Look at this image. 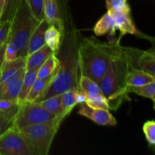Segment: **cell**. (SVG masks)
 Returning a JSON list of instances; mask_svg holds the SVG:
<instances>
[{
    "label": "cell",
    "instance_id": "obj_1",
    "mask_svg": "<svg viewBox=\"0 0 155 155\" xmlns=\"http://www.w3.org/2000/svg\"><path fill=\"white\" fill-rule=\"evenodd\" d=\"M120 45L104 43L94 37L85 38L78 48V68L81 75L86 76L98 83L107 72L112 58Z\"/></svg>",
    "mask_w": 155,
    "mask_h": 155
},
{
    "label": "cell",
    "instance_id": "obj_2",
    "mask_svg": "<svg viewBox=\"0 0 155 155\" xmlns=\"http://www.w3.org/2000/svg\"><path fill=\"white\" fill-rule=\"evenodd\" d=\"M130 70L129 64L120 46L114 55L107 72L98 82L101 92L107 99L110 109L117 110L126 95V76Z\"/></svg>",
    "mask_w": 155,
    "mask_h": 155
},
{
    "label": "cell",
    "instance_id": "obj_3",
    "mask_svg": "<svg viewBox=\"0 0 155 155\" xmlns=\"http://www.w3.org/2000/svg\"><path fill=\"white\" fill-rule=\"evenodd\" d=\"M39 23L32 15L27 1L16 0L6 42L15 45L19 57H27L30 38Z\"/></svg>",
    "mask_w": 155,
    "mask_h": 155
},
{
    "label": "cell",
    "instance_id": "obj_4",
    "mask_svg": "<svg viewBox=\"0 0 155 155\" xmlns=\"http://www.w3.org/2000/svg\"><path fill=\"white\" fill-rule=\"evenodd\" d=\"M62 120L57 117L53 121L27 126L18 129L32 155H47Z\"/></svg>",
    "mask_w": 155,
    "mask_h": 155
},
{
    "label": "cell",
    "instance_id": "obj_5",
    "mask_svg": "<svg viewBox=\"0 0 155 155\" xmlns=\"http://www.w3.org/2000/svg\"><path fill=\"white\" fill-rule=\"evenodd\" d=\"M78 64H62L54 73L50 83L34 102H39L54 95H60L71 89L78 87Z\"/></svg>",
    "mask_w": 155,
    "mask_h": 155
},
{
    "label": "cell",
    "instance_id": "obj_6",
    "mask_svg": "<svg viewBox=\"0 0 155 155\" xmlns=\"http://www.w3.org/2000/svg\"><path fill=\"white\" fill-rule=\"evenodd\" d=\"M57 117L44 109L39 103L24 101L20 104V108L13 121V126L20 129L35 124L53 121Z\"/></svg>",
    "mask_w": 155,
    "mask_h": 155
},
{
    "label": "cell",
    "instance_id": "obj_7",
    "mask_svg": "<svg viewBox=\"0 0 155 155\" xmlns=\"http://www.w3.org/2000/svg\"><path fill=\"white\" fill-rule=\"evenodd\" d=\"M0 155H32L18 129L14 126L0 136Z\"/></svg>",
    "mask_w": 155,
    "mask_h": 155
},
{
    "label": "cell",
    "instance_id": "obj_8",
    "mask_svg": "<svg viewBox=\"0 0 155 155\" xmlns=\"http://www.w3.org/2000/svg\"><path fill=\"white\" fill-rule=\"evenodd\" d=\"M130 69H139L155 77L154 53L131 48H123Z\"/></svg>",
    "mask_w": 155,
    "mask_h": 155
},
{
    "label": "cell",
    "instance_id": "obj_9",
    "mask_svg": "<svg viewBox=\"0 0 155 155\" xmlns=\"http://www.w3.org/2000/svg\"><path fill=\"white\" fill-rule=\"evenodd\" d=\"M25 71V68H21L10 77L0 83V99L18 101Z\"/></svg>",
    "mask_w": 155,
    "mask_h": 155
},
{
    "label": "cell",
    "instance_id": "obj_10",
    "mask_svg": "<svg viewBox=\"0 0 155 155\" xmlns=\"http://www.w3.org/2000/svg\"><path fill=\"white\" fill-rule=\"evenodd\" d=\"M78 114L81 116L89 118L98 125L115 126L117 124L115 117L109 110L92 108L89 107L85 102L80 104Z\"/></svg>",
    "mask_w": 155,
    "mask_h": 155
},
{
    "label": "cell",
    "instance_id": "obj_11",
    "mask_svg": "<svg viewBox=\"0 0 155 155\" xmlns=\"http://www.w3.org/2000/svg\"><path fill=\"white\" fill-rule=\"evenodd\" d=\"M107 12L113 17L115 22L116 30L120 31L121 36L130 33V34H138V30L130 18V8L122 11L107 10Z\"/></svg>",
    "mask_w": 155,
    "mask_h": 155
},
{
    "label": "cell",
    "instance_id": "obj_12",
    "mask_svg": "<svg viewBox=\"0 0 155 155\" xmlns=\"http://www.w3.org/2000/svg\"><path fill=\"white\" fill-rule=\"evenodd\" d=\"M49 25L50 24L44 18L36 26L30 38L28 47H27V55L34 52L35 51L45 45V33Z\"/></svg>",
    "mask_w": 155,
    "mask_h": 155
},
{
    "label": "cell",
    "instance_id": "obj_13",
    "mask_svg": "<svg viewBox=\"0 0 155 155\" xmlns=\"http://www.w3.org/2000/svg\"><path fill=\"white\" fill-rule=\"evenodd\" d=\"M53 53L54 52L52 50L45 44L42 48L27 55L25 69L30 70L33 68H39V67L44 63V61Z\"/></svg>",
    "mask_w": 155,
    "mask_h": 155
},
{
    "label": "cell",
    "instance_id": "obj_14",
    "mask_svg": "<svg viewBox=\"0 0 155 155\" xmlns=\"http://www.w3.org/2000/svg\"><path fill=\"white\" fill-rule=\"evenodd\" d=\"M44 18L49 24H54L59 30L62 29L58 0H43Z\"/></svg>",
    "mask_w": 155,
    "mask_h": 155
},
{
    "label": "cell",
    "instance_id": "obj_15",
    "mask_svg": "<svg viewBox=\"0 0 155 155\" xmlns=\"http://www.w3.org/2000/svg\"><path fill=\"white\" fill-rule=\"evenodd\" d=\"M155 82L154 77L139 69H130L126 76L127 86H143Z\"/></svg>",
    "mask_w": 155,
    "mask_h": 155
},
{
    "label": "cell",
    "instance_id": "obj_16",
    "mask_svg": "<svg viewBox=\"0 0 155 155\" xmlns=\"http://www.w3.org/2000/svg\"><path fill=\"white\" fill-rule=\"evenodd\" d=\"M38 69L39 68H33V69L26 70L25 71L21 90H20L18 101H17V102L19 104H21L24 101H26L27 95H28L29 92H30V89L33 86V83L37 78Z\"/></svg>",
    "mask_w": 155,
    "mask_h": 155
},
{
    "label": "cell",
    "instance_id": "obj_17",
    "mask_svg": "<svg viewBox=\"0 0 155 155\" xmlns=\"http://www.w3.org/2000/svg\"><path fill=\"white\" fill-rule=\"evenodd\" d=\"M37 103H39L44 109L48 110L51 114H54L57 117L60 118L62 120L67 117L64 113L61 106V94L54 95Z\"/></svg>",
    "mask_w": 155,
    "mask_h": 155
},
{
    "label": "cell",
    "instance_id": "obj_18",
    "mask_svg": "<svg viewBox=\"0 0 155 155\" xmlns=\"http://www.w3.org/2000/svg\"><path fill=\"white\" fill-rule=\"evenodd\" d=\"M116 27L113 17L109 12L104 14L99 20L93 28V31L97 36H104L107 33L114 34Z\"/></svg>",
    "mask_w": 155,
    "mask_h": 155
},
{
    "label": "cell",
    "instance_id": "obj_19",
    "mask_svg": "<svg viewBox=\"0 0 155 155\" xmlns=\"http://www.w3.org/2000/svg\"><path fill=\"white\" fill-rule=\"evenodd\" d=\"M26 57H19L14 61H4L1 67V77L0 83L3 82L19 71L21 68H25Z\"/></svg>",
    "mask_w": 155,
    "mask_h": 155
},
{
    "label": "cell",
    "instance_id": "obj_20",
    "mask_svg": "<svg viewBox=\"0 0 155 155\" xmlns=\"http://www.w3.org/2000/svg\"><path fill=\"white\" fill-rule=\"evenodd\" d=\"M61 33V30L54 24H50L45 33V44L52 50L54 54L60 48Z\"/></svg>",
    "mask_w": 155,
    "mask_h": 155
},
{
    "label": "cell",
    "instance_id": "obj_21",
    "mask_svg": "<svg viewBox=\"0 0 155 155\" xmlns=\"http://www.w3.org/2000/svg\"><path fill=\"white\" fill-rule=\"evenodd\" d=\"M60 64L58 58L56 57V54L53 53L39 67L37 71V78L45 79L51 76L55 72Z\"/></svg>",
    "mask_w": 155,
    "mask_h": 155
},
{
    "label": "cell",
    "instance_id": "obj_22",
    "mask_svg": "<svg viewBox=\"0 0 155 155\" xmlns=\"http://www.w3.org/2000/svg\"><path fill=\"white\" fill-rule=\"evenodd\" d=\"M56 71H57V70H56ZM54 73L55 72L53 73L51 76H49V77H47V78H45V79L36 78V80H35V82L33 83V86H32L28 95H27L26 101L34 102V101L39 98V95L42 93V92L45 90L46 86H48V84L50 83L51 79H52Z\"/></svg>",
    "mask_w": 155,
    "mask_h": 155
},
{
    "label": "cell",
    "instance_id": "obj_23",
    "mask_svg": "<svg viewBox=\"0 0 155 155\" xmlns=\"http://www.w3.org/2000/svg\"><path fill=\"white\" fill-rule=\"evenodd\" d=\"M126 93L128 94L130 92L137 94L141 96L150 98L152 100L153 102L155 101V82L143 85V86H127L125 89Z\"/></svg>",
    "mask_w": 155,
    "mask_h": 155
},
{
    "label": "cell",
    "instance_id": "obj_24",
    "mask_svg": "<svg viewBox=\"0 0 155 155\" xmlns=\"http://www.w3.org/2000/svg\"><path fill=\"white\" fill-rule=\"evenodd\" d=\"M20 108L17 101L0 99V115L9 120L14 121Z\"/></svg>",
    "mask_w": 155,
    "mask_h": 155
},
{
    "label": "cell",
    "instance_id": "obj_25",
    "mask_svg": "<svg viewBox=\"0 0 155 155\" xmlns=\"http://www.w3.org/2000/svg\"><path fill=\"white\" fill-rule=\"evenodd\" d=\"M85 103L92 108L106 110H110L107 99L102 94L86 93V100Z\"/></svg>",
    "mask_w": 155,
    "mask_h": 155
},
{
    "label": "cell",
    "instance_id": "obj_26",
    "mask_svg": "<svg viewBox=\"0 0 155 155\" xmlns=\"http://www.w3.org/2000/svg\"><path fill=\"white\" fill-rule=\"evenodd\" d=\"M78 87L86 93L102 94L98 83L84 75H80L78 81Z\"/></svg>",
    "mask_w": 155,
    "mask_h": 155
},
{
    "label": "cell",
    "instance_id": "obj_27",
    "mask_svg": "<svg viewBox=\"0 0 155 155\" xmlns=\"http://www.w3.org/2000/svg\"><path fill=\"white\" fill-rule=\"evenodd\" d=\"M76 89L77 88L71 89L61 94V106L64 113L66 116L69 115L74 107L77 105L74 97Z\"/></svg>",
    "mask_w": 155,
    "mask_h": 155
},
{
    "label": "cell",
    "instance_id": "obj_28",
    "mask_svg": "<svg viewBox=\"0 0 155 155\" xmlns=\"http://www.w3.org/2000/svg\"><path fill=\"white\" fill-rule=\"evenodd\" d=\"M30 12L38 22L44 19L43 0H26Z\"/></svg>",
    "mask_w": 155,
    "mask_h": 155
},
{
    "label": "cell",
    "instance_id": "obj_29",
    "mask_svg": "<svg viewBox=\"0 0 155 155\" xmlns=\"http://www.w3.org/2000/svg\"><path fill=\"white\" fill-rule=\"evenodd\" d=\"M142 130L149 145L155 144V123L154 120H148L145 123L142 127Z\"/></svg>",
    "mask_w": 155,
    "mask_h": 155
},
{
    "label": "cell",
    "instance_id": "obj_30",
    "mask_svg": "<svg viewBox=\"0 0 155 155\" xmlns=\"http://www.w3.org/2000/svg\"><path fill=\"white\" fill-rule=\"evenodd\" d=\"M106 8L107 10L122 11L130 8L127 0H106Z\"/></svg>",
    "mask_w": 155,
    "mask_h": 155
},
{
    "label": "cell",
    "instance_id": "obj_31",
    "mask_svg": "<svg viewBox=\"0 0 155 155\" xmlns=\"http://www.w3.org/2000/svg\"><path fill=\"white\" fill-rule=\"evenodd\" d=\"M5 51V58L4 61H14L19 58L18 51L15 45L12 42H6Z\"/></svg>",
    "mask_w": 155,
    "mask_h": 155
},
{
    "label": "cell",
    "instance_id": "obj_32",
    "mask_svg": "<svg viewBox=\"0 0 155 155\" xmlns=\"http://www.w3.org/2000/svg\"><path fill=\"white\" fill-rule=\"evenodd\" d=\"M10 29V21H5L0 22V45L6 42Z\"/></svg>",
    "mask_w": 155,
    "mask_h": 155
},
{
    "label": "cell",
    "instance_id": "obj_33",
    "mask_svg": "<svg viewBox=\"0 0 155 155\" xmlns=\"http://www.w3.org/2000/svg\"><path fill=\"white\" fill-rule=\"evenodd\" d=\"M13 126V121L9 120L0 115V136Z\"/></svg>",
    "mask_w": 155,
    "mask_h": 155
},
{
    "label": "cell",
    "instance_id": "obj_34",
    "mask_svg": "<svg viewBox=\"0 0 155 155\" xmlns=\"http://www.w3.org/2000/svg\"><path fill=\"white\" fill-rule=\"evenodd\" d=\"M74 97H75V101L77 104H82V103H84L86 100V92L77 87L75 90Z\"/></svg>",
    "mask_w": 155,
    "mask_h": 155
},
{
    "label": "cell",
    "instance_id": "obj_35",
    "mask_svg": "<svg viewBox=\"0 0 155 155\" xmlns=\"http://www.w3.org/2000/svg\"><path fill=\"white\" fill-rule=\"evenodd\" d=\"M6 42H3L0 45V69H1L2 64L3 61H4L5 58V51L6 48Z\"/></svg>",
    "mask_w": 155,
    "mask_h": 155
},
{
    "label": "cell",
    "instance_id": "obj_36",
    "mask_svg": "<svg viewBox=\"0 0 155 155\" xmlns=\"http://www.w3.org/2000/svg\"><path fill=\"white\" fill-rule=\"evenodd\" d=\"M0 77H1V71H0Z\"/></svg>",
    "mask_w": 155,
    "mask_h": 155
}]
</instances>
